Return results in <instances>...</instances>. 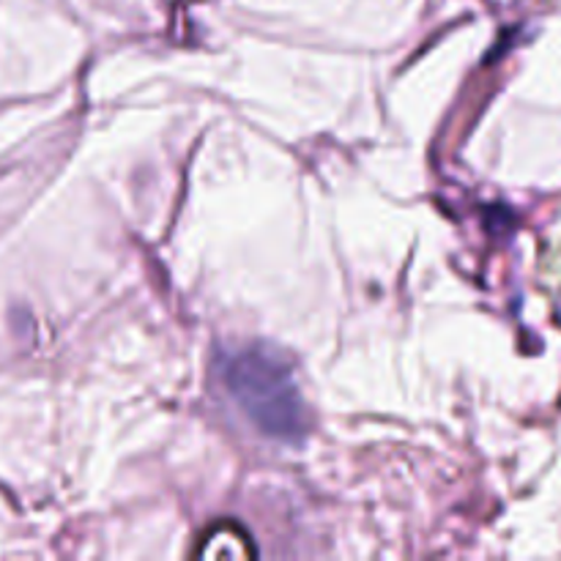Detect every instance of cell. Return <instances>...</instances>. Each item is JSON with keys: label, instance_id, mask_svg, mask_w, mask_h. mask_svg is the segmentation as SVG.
Listing matches in <instances>:
<instances>
[{"label": "cell", "instance_id": "6da1fadb", "mask_svg": "<svg viewBox=\"0 0 561 561\" xmlns=\"http://www.w3.org/2000/svg\"><path fill=\"white\" fill-rule=\"evenodd\" d=\"M219 381L257 431L277 442H305L307 405L283 354L266 345L230 351L219 359Z\"/></svg>", "mask_w": 561, "mask_h": 561}]
</instances>
